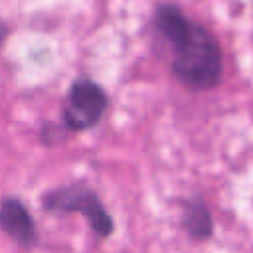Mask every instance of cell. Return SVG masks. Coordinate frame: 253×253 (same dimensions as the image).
I'll return each mask as SVG.
<instances>
[{
  "label": "cell",
  "instance_id": "cell-1",
  "mask_svg": "<svg viewBox=\"0 0 253 253\" xmlns=\"http://www.w3.org/2000/svg\"><path fill=\"white\" fill-rule=\"evenodd\" d=\"M156 36L170 47V71L190 91H211L223 77L219 40L178 4L160 2L152 14Z\"/></svg>",
  "mask_w": 253,
  "mask_h": 253
},
{
  "label": "cell",
  "instance_id": "cell-2",
  "mask_svg": "<svg viewBox=\"0 0 253 253\" xmlns=\"http://www.w3.org/2000/svg\"><path fill=\"white\" fill-rule=\"evenodd\" d=\"M42 210L51 215H81L97 239H109L115 233V219L99 194L85 182H71L47 190L42 200Z\"/></svg>",
  "mask_w": 253,
  "mask_h": 253
},
{
  "label": "cell",
  "instance_id": "cell-3",
  "mask_svg": "<svg viewBox=\"0 0 253 253\" xmlns=\"http://www.w3.org/2000/svg\"><path fill=\"white\" fill-rule=\"evenodd\" d=\"M109 107V95L91 75L75 77L65 93L61 125L69 134L95 128Z\"/></svg>",
  "mask_w": 253,
  "mask_h": 253
},
{
  "label": "cell",
  "instance_id": "cell-4",
  "mask_svg": "<svg viewBox=\"0 0 253 253\" xmlns=\"http://www.w3.org/2000/svg\"><path fill=\"white\" fill-rule=\"evenodd\" d=\"M0 229L20 247L32 249L38 245L40 235L34 215L24 200L18 196H4L0 202Z\"/></svg>",
  "mask_w": 253,
  "mask_h": 253
},
{
  "label": "cell",
  "instance_id": "cell-5",
  "mask_svg": "<svg viewBox=\"0 0 253 253\" xmlns=\"http://www.w3.org/2000/svg\"><path fill=\"white\" fill-rule=\"evenodd\" d=\"M180 225L192 241L202 243V241L211 239V235L215 231V223H213V215L202 196H192V198L182 200Z\"/></svg>",
  "mask_w": 253,
  "mask_h": 253
},
{
  "label": "cell",
  "instance_id": "cell-6",
  "mask_svg": "<svg viewBox=\"0 0 253 253\" xmlns=\"http://www.w3.org/2000/svg\"><path fill=\"white\" fill-rule=\"evenodd\" d=\"M69 132L63 128V125L61 123H49V121H45L42 126H40V140H42V144H45V146H53V144H57L61 138H65Z\"/></svg>",
  "mask_w": 253,
  "mask_h": 253
},
{
  "label": "cell",
  "instance_id": "cell-7",
  "mask_svg": "<svg viewBox=\"0 0 253 253\" xmlns=\"http://www.w3.org/2000/svg\"><path fill=\"white\" fill-rule=\"evenodd\" d=\"M8 36H10V28H8V24H6L4 20H0V45L6 43Z\"/></svg>",
  "mask_w": 253,
  "mask_h": 253
}]
</instances>
